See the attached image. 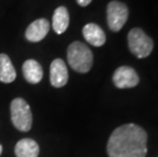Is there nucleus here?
<instances>
[{"label": "nucleus", "instance_id": "nucleus-10", "mask_svg": "<svg viewBox=\"0 0 158 157\" xmlns=\"http://www.w3.org/2000/svg\"><path fill=\"white\" fill-rule=\"evenodd\" d=\"M23 72L26 81L30 84H38L43 78V69L35 59H28L23 64Z\"/></svg>", "mask_w": 158, "mask_h": 157}, {"label": "nucleus", "instance_id": "nucleus-12", "mask_svg": "<svg viewBox=\"0 0 158 157\" xmlns=\"http://www.w3.org/2000/svg\"><path fill=\"white\" fill-rule=\"evenodd\" d=\"M69 25V14L64 6H59L55 9L52 18V27L56 34H62Z\"/></svg>", "mask_w": 158, "mask_h": 157}, {"label": "nucleus", "instance_id": "nucleus-8", "mask_svg": "<svg viewBox=\"0 0 158 157\" xmlns=\"http://www.w3.org/2000/svg\"><path fill=\"white\" fill-rule=\"evenodd\" d=\"M50 25L46 19H39L33 22L26 30V38L30 42H40L49 32Z\"/></svg>", "mask_w": 158, "mask_h": 157}, {"label": "nucleus", "instance_id": "nucleus-1", "mask_svg": "<svg viewBox=\"0 0 158 157\" xmlns=\"http://www.w3.org/2000/svg\"><path fill=\"white\" fill-rule=\"evenodd\" d=\"M148 136L142 126L126 123L111 133L107 143L109 157H146Z\"/></svg>", "mask_w": 158, "mask_h": 157}, {"label": "nucleus", "instance_id": "nucleus-14", "mask_svg": "<svg viewBox=\"0 0 158 157\" xmlns=\"http://www.w3.org/2000/svg\"><path fill=\"white\" fill-rule=\"evenodd\" d=\"M77 2H78V4L83 6V7H85V6L89 5L91 2H92V0H77Z\"/></svg>", "mask_w": 158, "mask_h": 157}, {"label": "nucleus", "instance_id": "nucleus-6", "mask_svg": "<svg viewBox=\"0 0 158 157\" xmlns=\"http://www.w3.org/2000/svg\"><path fill=\"white\" fill-rule=\"evenodd\" d=\"M113 84L118 89H127L136 87L140 82V78L137 72L131 66L123 65L116 68L114 72L113 76Z\"/></svg>", "mask_w": 158, "mask_h": 157}, {"label": "nucleus", "instance_id": "nucleus-9", "mask_svg": "<svg viewBox=\"0 0 158 157\" xmlns=\"http://www.w3.org/2000/svg\"><path fill=\"white\" fill-rule=\"evenodd\" d=\"M83 36L85 40L95 47L104 45L106 41V36L103 30L96 24H87L83 28Z\"/></svg>", "mask_w": 158, "mask_h": 157}, {"label": "nucleus", "instance_id": "nucleus-5", "mask_svg": "<svg viewBox=\"0 0 158 157\" xmlns=\"http://www.w3.org/2000/svg\"><path fill=\"white\" fill-rule=\"evenodd\" d=\"M129 18V8L123 2L113 1L107 5V24L112 32H119Z\"/></svg>", "mask_w": 158, "mask_h": 157}, {"label": "nucleus", "instance_id": "nucleus-13", "mask_svg": "<svg viewBox=\"0 0 158 157\" xmlns=\"http://www.w3.org/2000/svg\"><path fill=\"white\" fill-rule=\"evenodd\" d=\"M16 78L15 69L13 68L10 58L6 54H0V82L9 84Z\"/></svg>", "mask_w": 158, "mask_h": 157}, {"label": "nucleus", "instance_id": "nucleus-4", "mask_svg": "<svg viewBox=\"0 0 158 157\" xmlns=\"http://www.w3.org/2000/svg\"><path fill=\"white\" fill-rule=\"evenodd\" d=\"M12 125L21 132H29L32 128L33 116L29 104L23 98H15L10 104Z\"/></svg>", "mask_w": 158, "mask_h": 157}, {"label": "nucleus", "instance_id": "nucleus-11", "mask_svg": "<svg viewBox=\"0 0 158 157\" xmlns=\"http://www.w3.org/2000/svg\"><path fill=\"white\" fill-rule=\"evenodd\" d=\"M40 152L39 145L32 139H22L16 143L15 153L16 157H38Z\"/></svg>", "mask_w": 158, "mask_h": 157}, {"label": "nucleus", "instance_id": "nucleus-7", "mask_svg": "<svg viewBox=\"0 0 158 157\" xmlns=\"http://www.w3.org/2000/svg\"><path fill=\"white\" fill-rule=\"evenodd\" d=\"M69 81V72L64 61L56 58L50 65V82L55 88H61Z\"/></svg>", "mask_w": 158, "mask_h": 157}, {"label": "nucleus", "instance_id": "nucleus-15", "mask_svg": "<svg viewBox=\"0 0 158 157\" xmlns=\"http://www.w3.org/2000/svg\"><path fill=\"white\" fill-rule=\"evenodd\" d=\"M1 153H2V146L0 145V155H1Z\"/></svg>", "mask_w": 158, "mask_h": 157}, {"label": "nucleus", "instance_id": "nucleus-2", "mask_svg": "<svg viewBox=\"0 0 158 157\" xmlns=\"http://www.w3.org/2000/svg\"><path fill=\"white\" fill-rule=\"evenodd\" d=\"M68 61L73 71L86 73L93 65V53L84 43L73 42L68 48Z\"/></svg>", "mask_w": 158, "mask_h": 157}, {"label": "nucleus", "instance_id": "nucleus-3", "mask_svg": "<svg viewBox=\"0 0 158 157\" xmlns=\"http://www.w3.org/2000/svg\"><path fill=\"white\" fill-rule=\"evenodd\" d=\"M127 45L130 51L137 58L148 57L154 48V42L142 29L134 28L127 34Z\"/></svg>", "mask_w": 158, "mask_h": 157}]
</instances>
